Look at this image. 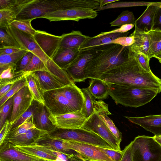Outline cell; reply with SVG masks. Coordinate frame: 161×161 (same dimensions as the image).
Masks as SVG:
<instances>
[{
  "instance_id": "6da1fadb",
  "label": "cell",
  "mask_w": 161,
  "mask_h": 161,
  "mask_svg": "<svg viewBox=\"0 0 161 161\" xmlns=\"http://www.w3.org/2000/svg\"><path fill=\"white\" fill-rule=\"evenodd\" d=\"M99 79L106 82L157 90L161 92V79L139 64L129 48L128 59L103 73Z\"/></svg>"
},
{
  "instance_id": "7a4b0ae2",
  "label": "cell",
  "mask_w": 161,
  "mask_h": 161,
  "mask_svg": "<svg viewBox=\"0 0 161 161\" xmlns=\"http://www.w3.org/2000/svg\"><path fill=\"white\" fill-rule=\"evenodd\" d=\"M43 98L48 112L54 115L81 111L84 103L81 89L75 84L45 92Z\"/></svg>"
},
{
  "instance_id": "3957f363",
  "label": "cell",
  "mask_w": 161,
  "mask_h": 161,
  "mask_svg": "<svg viewBox=\"0 0 161 161\" xmlns=\"http://www.w3.org/2000/svg\"><path fill=\"white\" fill-rule=\"evenodd\" d=\"M129 47L113 43L106 44L84 70L86 79H99L102 74L128 59Z\"/></svg>"
},
{
  "instance_id": "277c9868",
  "label": "cell",
  "mask_w": 161,
  "mask_h": 161,
  "mask_svg": "<svg viewBox=\"0 0 161 161\" xmlns=\"http://www.w3.org/2000/svg\"><path fill=\"white\" fill-rule=\"evenodd\" d=\"M107 83L109 95L115 103L125 107L137 108L143 106L160 93L156 90Z\"/></svg>"
},
{
  "instance_id": "5b68a950",
  "label": "cell",
  "mask_w": 161,
  "mask_h": 161,
  "mask_svg": "<svg viewBox=\"0 0 161 161\" xmlns=\"http://www.w3.org/2000/svg\"><path fill=\"white\" fill-rule=\"evenodd\" d=\"M6 30L16 40L22 49L31 52L39 58L46 65L48 72L56 79L60 82L65 80L68 75L66 71L59 67L46 55L35 41L33 36L11 25Z\"/></svg>"
},
{
  "instance_id": "8992f818",
  "label": "cell",
  "mask_w": 161,
  "mask_h": 161,
  "mask_svg": "<svg viewBox=\"0 0 161 161\" xmlns=\"http://www.w3.org/2000/svg\"><path fill=\"white\" fill-rule=\"evenodd\" d=\"M48 134L53 137L90 144L104 148L113 149L111 146L96 134L81 128L65 129L55 127Z\"/></svg>"
},
{
  "instance_id": "52a82bcc",
  "label": "cell",
  "mask_w": 161,
  "mask_h": 161,
  "mask_svg": "<svg viewBox=\"0 0 161 161\" xmlns=\"http://www.w3.org/2000/svg\"><path fill=\"white\" fill-rule=\"evenodd\" d=\"M133 161H160L161 145L153 137L138 136L132 142Z\"/></svg>"
},
{
  "instance_id": "ba28073f",
  "label": "cell",
  "mask_w": 161,
  "mask_h": 161,
  "mask_svg": "<svg viewBox=\"0 0 161 161\" xmlns=\"http://www.w3.org/2000/svg\"><path fill=\"white\" fill-rule=\"evenodd\" d=\"M63 9L62 0H28L15 19L32 21L42 18L49 12Z\"/></svg>"
},
{
  "instance_id": "9c48e42d",
  "label": "cell",
  "mask_w": 161,
  "mask_h": 161,
  "mask_svg": "<svg viewBox=\"0 0 161 161\" xmlns=\"http://www.w3.org/2000/svg\"><path fill=\"white\" fill-rule=\"evenodd\" d=\"M105 45L80 50L76 58L65 69L75 82L85 81V69L89 62L100 52Z\"/></svg>"
},
{
  "instance_id": "30bf717a",
  "label": "cell",
  "mask_w": 161,
  "mask_h": 161,
  "mask_svg": "<svg viewBox=\"0 0 161 161\" xmlns=\"http://www.w3.org/2000/svg\"><path fill=\"white\" fill-rule=\"evenodd\" d=\"M80 128L96 134L108 143L114 150L121 151L120 143L94 108L92 114L86 119Z\"/></svg>"
},
{
  "instance_id": "8fae6325",
  "label": "cell",
  "mask_w": 161,
  "mask_h": 161,
  "mask_svg": "<svg viewBox=\"0 0 161 161\" xmlns=\"http://www.w3.org/2000/svg\"><path fill=\"white\" fill-rule=\"evenodd\" d=\"M97 15L96 10L88 8H69L49 12L42 18L50 21L73 20L78 21L83 19H93Z\"/></svg>"
},
{
  "instance_id": "7c38bea8",
  "label": "cell",
  "mask_w": 161,
  "mask_h": 161,
  "mask_svg": "<svg viewBox=\"0 0 161 161\" xmlns=\"http://www.w3.org/2000/svg\"><path fill=\"white\" fill-rule=\"evenodd\" d=\"M68 149L76 152L84 159L91 161H113L100 147L76 142L63 140Z\"/></svg>"
},
{
  "instance_id": "4fadbf2b",
  "label": "cell",
  "mask_w": 161,
  "mask_h": 161,
  "mask_svg": "<svg viewBox=\"0 0 161 161\" xmlns=\"http://www.w3.org/2000/svg\"><path fill=\"white\" fill-rule=\"evenodd\" d=\"M48 118L55 127L65 129L80 128L87 119L82 111L59 115L48 113Z\"/></svg>"
},
{
  "instance_id": "5bb4252c",
  "label": "cell",
  "mask_w": 161,
  "mask_h": 161,
  "mask_svg": "<svg viewBox=\"0 0 161 161\" xmlns=\"http://www.w3.org/2000/svg\"><path fill=\"white\" fill-rule=\"evenodd\" d=\"M13 97L12 111L9 120L11 126L29 108L33 100L27 85L24 86Z\"/></svg>"
},
{
  "instance_id": "9a60e30c",
  "label": "cell",
  "mask_w": 161,
  "mask_h": 161,
  "mask_svg": "<svg viewBox=\"0 0 161 161\" xmlns=\"http://www.w3.org/2000/svg\"><path fill=\"white\" fill-rule=\"evenodd\" d=\"M33 36L42 51L52 59L60 47L62 39L61 36H55L44 31L36 30Z\"/></svg>"
},
{
  "instance_id": "2e32d148",
  "label": "cell",
  "mask_w": 161,
  "mask_h": 161,
  "mask_svg": "<svg viewBox=\"0 0 161 161\" xmlns=\"http://www.w3.org/2000/svg\"><path fill=\"white\" fill-rule=\"evenodd\" d=\"M0 161H56L20 152L14 147L13 144L8 141H4L0 145Z\"/></svg>"
},
{
  "instance_id": "e0dca14e",
  "label": "cell",
  "mask_w": 161,
  "mask_h": 161,
  "mask_svg": "<svg viewBox=\"0 0 161 161\" xmlns=\"http://www.w3.org/2000/svg\"><path fill=\"white\" fill-rule=\"evenodd\" d=\"M31 145L43 147L53 152H59L67 155L77 153L74 151L67 149L62 139L52 137L48 133L38 138Z\"/></svg>"
},
{
  "instance_id": "ac0fdd59",
  "label": "cell",
  "mask_w": 161,
  "mask_h": 161,
  "mask_svg": "<svg viewBox=\"0 0 161 161\" xmlns=\"http://www.w3.org/2000/svg\"><path fill=\"white\" fill-rule=\"evenodd\" d=\"M125 117L131 122L140 125L153 133L154 136L161 135V114L141 117Z\"/></svg>"
},
{
  "instance_id": "d6986e66",
  "label": "cell",
  "mask_w": 161,
  "mask_h": 161,
  "mask_svg": "<svg viewBox=\"0 0 161 161\" xmlns=\"http://www.w3.org/2000/svg\"><path fill=\"white\" fill-rule=\"evenodd\" d=\"M94 108L98 112L99 115L106 126L120 143L122 141V133L116 127L113 120L108 116L112 114L108 110V105L103 100H94Z\"/></svg>"
},
{
  "instance_id": "ffe728a7",
  "label": "cell",
  "mask_w": 161,
  "mask_h": 161,
  "mask_svg": "<svg viewBox=\"0 0 161 161\" xmlns=\"http://www.w3.org/2000/svg\"><path fill=\"white\" fill-rule=\"evenodd\" d=\"M159 2L148 6L141 16L135 20V30L140 32L148 33L153 26L154 17Z\"/></svg>"
},
{
  "instance_id": "44dd1931",
  "label": "cell",
  "mask_w": 161,
  "mask_h": 161,
  "mask_svg": "<svg viewBox=\"0 0 161 161\" xmlns=\"http://www.w3.org/2000/svg\"><path fill=\"white\" fill-rule=\"evenodd\" d=\"M79 48H59L52 59L59 67L65 70L78 56Z\"/></svg>"
},
{
  "instance_id": "7402d4cb",
  "label": "cell",
  "mask_w": 161,
  "mask_h": 161,
  "mask_svg": "<svg viewBox=\"0 0 161 161\" xmlns=\"http://www.w3.org/2000/svg\"><path fill=\"white\" fill-rule=\"evenodd\" d=\"M33 123L36 128L48 132L55 128L48 118V113L45 105L40 103L33 114Z\"/></svg>"
},
{
  "instance_id": "603a6c76",
  "label": "cell",
  "mask_w": 161,
  "mask_h": 161,
  "mask_svg": "<svg viewBox=\"0 0 161 161\" xmlns=\"http://www.w3.org/2000/svg\"><path fill=\"white\" fill-rule=\"evenodd\" d=\"M48 133L47 131L34 128L29 129L24 134L6 138L3 142L8 141L15 145H31L38 138Z\"/></svg>"
},
{
  "instance_id": "cb8c5ba5",
  "label": "cell",
  "mask_w": 161,
  "mask_h": 161,
  "mask_svg": "<svg viewBox=\"0 0 161 161\" xmlns=\"http://www.w3.org/2000/svg\"><path fill=\"white\" fill-rule=\"evenodd\" d=\"M14 147L19 151L27 154L56 161L58 152H53L43 147L35 145L18 146L14 144Z\"/></svg>"
},
{
  "instance_id": "d4e9b609",
  "label": "cell",
  "mask_w": 161,
  "mask_h": 161,
  "mask_svg": "<svg viewBox=\"0 0 161 161\" xmlns=\"http://www.w3.org/2000/svg\"><path fill=\"white\" fill-rule=\"evenodd\" d=\"M129 33L127 32L125 33H111L96 37H90L88 38L79 48V50L87 48L98 46L101 45L111 44L115 39L121 36H127Z\"/></svg>"
},
{
  "instance_id": "484cf974",
  "label": "cell",
  "mask_w": 161,
  "mask_h": 161,
  "mask_svg": "<svg viewBox=\"0 0 161 161\" xmlns=\"http://www.w3.org/2000/svg\"><path fill=\"white\" fill-rule=\"evenodd\" d=\"M61 36L59 48L80 47L89 37L83 35L79 31H72L70 33L62 35Z\"/></svg>"
},
{
  "instance_id": "4316f807",
  "label": "cell",
  "mask_w": 161,
  "mask_h": 161,
  "mask_svg": "<svg viewBox=\"0 0 161 161\" xmlns=\"http://www.w3.org/2000/svg\"><path fill=\"white\" fill-rule=\"evenodd\" d=\"M133 33L135 42L129 47V49L135 53H143L148 56L150 45L149 33L140 32L135 30Z\"/></svg>"
},
{
  "instance_id": "83f0119b",
  "label": "cell",
  "mask_w": 161,
  "mask_h": 161,
  "mask_svg": "<svg viewBox=\"0 0 161 161\" xmlns=\"http://www.w3.org/2000/svg\"><path fill=\"white\" fill-rule=\"evenodd\" d=\"M33 72L36 77L41 87L44 92L59 88L65 86L48 72L36 71Z\"/></svg>"
},
{
  "instance_id": "f1b7e54d",
  "label": "cell",
  "mask_w": 161,
  "mask_h": 161,
  "mask_svg": "<svg viewBox=\"0 0 161 161\" xmlns=\"http://www.w3.org/2000/svg\"><path fill=\"white\" fill-rule=\"evenodd\" d=\"M92 95L99 100L108 98L109 95L108 84L98 79H91L88 87Z\"/></svg>"
},
{
  "instance_id": "f546056e",
  "label": "cell",
  "mask_w": 161,
  "mask_h": 161,
  "mask_svg": "<svg viewBox=\"0 0 161 161\" xmlns=\"http://www.w3.org/2000/svg\"><path fill=\"white\" fill-rule=\"evenodd\" d=\"M28 0H20L19 3L13 8L0 10V28L6 30L7 28L16 19V16Z\"/></svg>"
},
{
  "instance_id": "4dcf8cb0",
  "label": "cell",
  "mask_w": 161,
  "mask_h": 161,
  "mask_svg": "<svg viewBox=\"0 0 161 161\" xmlns=\"http://www.w3.org/2000/svg\"><path fill=\"white\" fill-rule=\"evenodd\" d=\"M25 78L33 100L45 105L43 98L44 92L42 89L35 75L33 72H29Z\"/></svg>"
},
{
  "instance_id": "1f68e13d",
  "label": "cell",
  "mask_w": 161,
  "mask_h": 161,
  "mask_svg": "<svg viewBox=\"0 0 161 161\" xmlns=\"http://www.w3.org/2000/svg\"><path fill=\"white\" fill-rule=\"evenodd\" d=\"M27 52L22 49L11 54L0 55V73L10 67L16 66V63Z\"/></svg>"
},
{
  "instance_id": "d6a6232c",
  "label": "cell",
  "mask_w": 161,
  "mask_h": 161,
  "mask_svg": "<svg viewBox=\"0 0 161 161\" xmlns=\"http://www.w3.org/2000/svg\"><path fill=\"white\" fill-rule=\"evenodd\" d=\"M28 73L24 71L16 72L14 75L11 78L0 80V99L7 93L16 82L25 77Z\"/></svg>"
},
{
  "instance_id": "836d02e7",
  "label": "cell",
  "mask_w": 161,
  "mask_h": 161,
  "mask_svg": "<svg viewBox=\"0 0 161 161\" xmlns=\"http://www.w3.org/2000/svg\"><path fill=\"white\" fill-rule=\"evenodd\" d=\"M148 33L150 37V45L148 57L150 59L161 53V32L151 31Z\"/></svg>"
},
{
  "instance_id": "e575fe53",
  "label": "cell",
  "mask_w": 161,
  "mask_h": 161,
  "mask_svg": "<svg viewBox=\"0 0 161 161\" xmlns=\"http://www.w3.org/2000/svg\"><path fill=\"white\" fill-rule=\"evenodd\" d=\"M81 90L84 98V106L81 111L87 119L93 112V102L96 98L91 93L88 87L82 88Z\"/></svg>"
},
{
  "instance_id": "d590c367",
  "label": "cell",
  "mask_w": 161,
  "mask_h": 161,
  "mask_svg": "<svg viewBox=\"0 0 161 161\" xmlns=\"http://www.w3.org/2000/svg\"><path fill=\"white\" fill-rule=\"evenodd\" d=\"M135 18L132 12L125 10L122 12L114 21L110 23L111 26H122L129 24H135Z\"/></svg>"
},
{
  "instance_id": "8d00e7d4",
  "label": "cell",
  "mask_w": 161,
  "mask_h": 161,
  "mask_svg": "<svg viewBox=\"0 0 161 161\" xmlns=\"http://www.w3.org/2000/svg\"><path fill=\"white\" fill-rule=\"evenodd\" d=\"M154 2H115L107 4L106 5L101 8H99L96 11L97 12L106 9L116 8H124L133 6H147L153 4Z\"/></svg>"
},
{
  "instance_id": "74e56055",
  "label": "cell",
  "mask_w": 161,
  "mask_h": 161,
  "mask_svg": "<svg viewBox=\"0 0 161 161\" xmlns=\"http://www.w3.org/2000/svg\"><path fill=\"white\" fill-rule=\"evenodd\" d=\"M40 103L33 100L29 108L12 125L10 131L19 126L31 118L33 115L35 111L39 107Z\"/></svg>"
},
{
  "instance_id": "f35d334b",
  "label": "cell",
  "mask_w": 161,
  "mask_h": 161,
  "mask_svg": "<svg viewBox=\"0 0 161 161\" xmlns=\"http://www.w3.org/2000/svg\"><path fill=\"white\" fill-rule=\"evenodd\" d=\"M33 116L19 126L10 130L5 138L19 136L24 134L30 129L36 128L33 123Z\"/></svg>"
},
{
  "instance_id": "ab89813d",
  "label": "cell",
  "mask_w": 161,
  "mask_h": 161,
  "mask_svg": "<svg viewBox=\"0 0 161 161\" xmlns=\"http://www.w3.org/2000/svg\"><path fill=\"white\" fill-rule=\"evenodd\" d=\"M31 21L22 19H15L10 24L16 29L33 36L36 30L31 26Z\"/></svg>"
},
{
  "instance_id": "60d3db41",
  "label": "cell",
  "mask_w": 161,
  "mask_h": 161,
  "mask_svg": "<svg viewBox=\"0 0 161 161\" xmlns=\"http://www.w3.org/2000/svg\"><path fill=\"white\" fill-rule=\"evenodd\" d=\"M36 71H45L48 72V70L44 63L34 54L29 65L22 71L33 72Z\"/></svg>"
},
{
  "instance_id": "b9f144b4",
  "label": "cell",
  "mask_w": 161,
  "mask_h": 161,
  "mask_svg": "<svg viewBox=\"0 0 161 161\" xmlns=\"http://www.w3.org/2000/svg\"><path fill=\"white\" fill-rule=\"evenodd\" d=\"M0 47H9L21 48L14 38L6 31V30L2 28L0 29Z\"/></svg>"
},
{
  "instance_id": "7bdbcfd3",
  "label": "cell",
  "mask_w": 161,
  "mask_h": 161,
  "mask_svg": "<svg viewBox=\"0 0 161 161\" xmlns=\"http://www.w3.org/2000/svg\"><path fill=\"white\" fill-rule=\"evenodd\" d=\"M26 85L27 83L25 77L16 82L7 93L0 99V106H2L8 99Z\"/></svg>"
},
{
  "instance_id": "ee69618b",
  "label": "cell",
  "mask_w": 161,
  "mask_h": 161,
  "mask_svg": "<svg viewBox=\"0 0 161 161\" xmlns=\"http://www.w3.org/2000/svg\"><path fill=\"white\" fill-rule=\"evenodd\" d=\"M13 96L8 99L2 106H0V128L2 129L5 124L6 119L13 106Z\"/></svg>"
},
{
  "instance_id": "f6af8a7d",
  "label": "cell",
  "mask_w": 161,
  "mask_h": 161,
  "mask_svg": "<svg viewBox=\"0 0 161 161\" xmlns=\"http://www.w3.org/2000/svg\"><path fill=\"white\" fill-rule=\"evenodd\" d=\"M34 54L30 51L27 52L16 64V72L22 71L29 65Z\"/></svg>"
},
{
  "instance_id": "bcb514c9",
  "label": "cell",
  "mask_w": 161,
  "mask_h": 161,
  "mask_svg": "<svg viewBox=\"0 0 161 161\" xmlns=\"http://www.w3.org/2000/svg\"><path fill=\"white\" fill-rule=\"evenodd\" d=\"M130 51L133 53L137 61L144 69L148 72H152L149 66L150 59L147 56L142 53H137Z\"/></svg>"
},
{
  "instance_id": "7dc6e473",
  "label": "cell",
  "mask_w": 161,
  "mask_h": 161,
  "mask_svg": "<svg viewBox=\"0 0 161 161\" xmlns=\"http://www.w3.org/2000/svg\"><path fill=\"white\" fill-rule=\"evenodd\" d=\"M134 42V36L132 33L128 36H121L118 38L113 41L111 43L117 44L124 47H130Z\"/></svg>"
},
{
  "instance_id": "c3c4849f",
  "label": "cell",
  "mask_w": 161,
  "mask_h": 161,
  "mask_svg": "<svg viewBox=\"0 0 161 161\" xmlns=\"http://www.w3.org/2000/svg\"><path fill=\"white\" fill-rule=\"evenodd\" d=\"M151 31L161 32V8L158 7L155 13Z\"/></svg>"
},
{
  "instance_id": "681fc988",
  "label": "cell",
  "mask_w": 161,
  "mask_h": 161,
  "mask_svg": "<svg viewBox=\"0 0 161 161\" xmlns=\"http://www.w3.org/2000/svg\"><path fill=\"white\" fill-rule=\"evenodd\" d=\"M134 25H135L133 24H129L124 25L119 28H117L111 31L105 32H101L100 34L96 35L95 36V37H97L111 33H123L126 32L132 29L134 27Z\"/></svg>"
},
{
  "instance_id": "f907efd6",
  "label": "cell",
  "mask_w": 161,
  "mask_h": 161,
  "mask_svg": "<svg viewBox=\"0 0 161 161\" xmlns=\"http://www.w3.org/2000/svg\"><path fill=\"white\" fill-rule=\"evenodd\" d=\"M104 152L113 161H120L122 157L123 153L121 151L100 147Z\"/></svg>"
},
{
  "instance_id": "816d5d0a",
  "label": "cell",
  "mask_w": 161,
  "mask_h": 161,
  "mask_svg": "<svg viewBox=\"0 0 161 161\" xmlns=\"http://www.w3.org/2000/svg\"><path fill=\"white\" fill-rule=\"evenodd\" d=\"M20 0H0V10L11 9L19 3Z\"/></svg>"
},
{
  "instance_id": "f5cc1de1",
  "label": "cell",
  "mask_w": 161,
  "mask_h": 161,
  "mask_svg": "<svg viewBox=\"0 0 161 161\" xmlns=\"http://www.w3.org/2000/svg\"><path fill=\"white\" fill-rule=\"evenodd\" d=\"M132 142L125 147L122 151L123 154L120 161H133L131 151Z\"/></svg>"
},
{
  "instance_id": "db71d44e",
  "label": "cell",
  "mask_w": 161,
  "mask_h": 161,
  "mask_svg": "<svg viewBox=\"0 0 161 161\" xmlns=\"http://www.w3.org/2000/svg\"><path fill=\"white\" fill-rule=\"evenodd\" d=\"M11 125L10 124L9 120L7 119L0 130V145L3 142L4 140L9 132Z\"/></svg>"
},
{
  "instance_id": "11a10c76",
  "label": "cell",
  "mask_w": 161,
  "mask_h": 161,
  "mask_svg": "<svg viewBox=\"0 0 161 161\" xmlns=\"http://www.w3.org/2000/svg\"><path fill=\"white\" fill-rule=\"evenodd\" d=\"M16 66L10 67L0 73V80L9 79L12 77L16 73Z\"/></svg>"
},
{
  "instance_id": "9f6ffc18",
  "label": "cell",
  "mask_w": 161,
  "mask_h": 161,
  "mask_svg": "<svg viewBox=\"0 0 161 161\" xmlns=\"http://www.w3.org/2000/svg\"><path fill=\"white\" fill-rule=\"evenodd\" d=\"M22 50L21 48L14 47H0V55L10 54L18 52Z\"/></svg>"
},
{
  "instance_id": "6f0895ef",
  "label": "cell",
  "mask_w": 161,
  "mask_h": 161,
  "mask_svg": "<svg viewBox=\"0 0 161 161\" xmlns=\"http://www.w3.org/2000/svg\"><path fill=\"white\" fill-rule=\"evenodd\" d=\"M68 161H91L83 158L79 154L77 153L69 158Z\"/></svg>"
},
{
  "instance_id": "680465c9",
  "label": "cell",
  "mask_w": 161,
  "mask_h": 161,
  "mask_svg": "<svg viewBox=\"0 0 161 161\" xmlns=\"http://www.w3.org/2000/svg\"><path fill=\"white\" fill-rule=\"evenodd\" d=\"M99 3V7L101 8L105 6V5L115 2L120 0H97Z\"/></svg>"
},
{
  "instance_id": "91938a15",
  "label": "cell",
  "mask_w": 161,
  "mask_h": 161,
  "mask_svg": "<svg viewBox=\"0 0 161 161\" xmlns=\"http://www.w3.org/2000/svg\"><path fill=\"white\" fill-rule=\"evenodd\" d=\"M154 138L161 145V135L153 136Z\"/></svg>"
},
{
  "instance_id": "94428289",
  "label": "cell",
  "mask_w": 161,
  "mask_h": 161,
  "mask_svg": "<svg viewBox=\"0 0 161 161\" xmlns=\"http://www.w3.org/2000/svg\"><path fill=\"white\" fill-rule=\"evenodd\" d=\"M155 58L157 59H161V53L157 55L154 57Z\"/></svg>"
},
{
  "instance_id": "6125c7cd",
  "label": "cell",
  "mask_w": 161,
  "mask_h": 161,
  "mask_svg": "<svg viewBox=\"0 0 161 161\" xmlns=\"http://www.w3.org/2000/svg\"><path fill=\"white\" fill-rule=\"evenodd\" d=\"M158 7L161 8V2H159Z\"/></svg>"
},
{
  "instance_id": "be15d7a7",
  "label": "cell",
  "mask_w": 161,
  "mask_h": 161,
  "mask_svg": "<svg viewBox=\"0 0 161 161\" xmlns=\"http://www.w3.org/2000/svg\"><path fill=\"white\" fill-rule=\"evenodd\" d=\"M159 62L161 64V59H158Z\"/></svg>"
},
{
  "instance_id": "e7e4bbea",
  "label": "cell",
  "mask_w": 161,
  "mask_h": 161,
  "mask_svg": "<svg viewBox=\"0 0 161 161\" xmlns=\"http://www.w3.org/2000/svg\"><path fill=\"white\" fill-rule=\"evenodd\" d=\"M160 161H161V160H160Z\"/></svg>"
},
{
  "instance_id": "03108f58",
  "label": "cell",
  "mask_w": 161,
  "mask_h": 161,
  "mask_svg": "<svg viewBox=\"0 0 161 161\" xmlns=\"http://www.w3.org/2000/svg\"></svg>"
},
{
  "instance_id": "003e7915",
  "label": "cell",
  "mask_w": 161,
  "mask_h": 161,
  "mask_svg": "<svg viewBox=\"0 0 161 161\" xmlns=\"http://www.w3.org/2000/svg\"></svg>"
}]
</instances>
